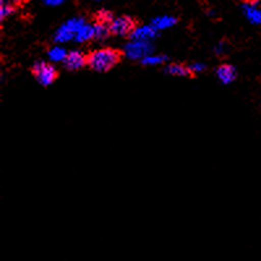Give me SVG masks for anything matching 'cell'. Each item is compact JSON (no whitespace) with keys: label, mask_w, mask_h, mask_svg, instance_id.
<instances>
[{"label":"cell","mask_w":261,"mask_h":261,"mask_svg":"<svg viewBox=\"0 0 261 261\" xmlns=\"http://www.w3.org/2000/svg\"><path fill=\"white\" fill-rule=\"evenodd\" d=\"M118 62L119 54L113 48H102V50L93 51L88 58L90 68L97 72L110 71Z\"/></svg>","instance_id":"6da1fadb"},{"label":"cell","mask_w":261,"mask_h":261,"mask_svg":"<svg viewBox=\"0 0 261 261\" xmlns=\"http://www.w3.org/2000/svg\"><path fill=\"white\" fill-rule=\"evenodd\" d=\"M153 51L150 41H141V39H130L129 43L124 46L125 57L132 60H143L144 58L150 55Z\"/></svg>","instance_id":"7a4b0ae2"},{"label":"cell","mask_w":261,"mask_h":261,"mask_svg":"<svg viewBox=\"0 0 261 261\" xmlns=\"http://www.w3.org/2000/svg\"><path fill=\"white\" fill-rule=\"evenodd\" d=\"M85 20L84 18H71L67 22L62 25V27L58 29V32L55 33V42L58 43H65V42L71 41V39H74L76 37V33L80 30V28L83 25H85Z\"/></svg>","instance_id":"3957f363"},{"label":"cell","mask_w":261,"mask_h":261,"mask_svg":"<svg viewBox=\"0 0 261 261\" xmlns=\"http://www.w3.org/2000/svg\"><path fill=\"white\" fill-rule=\"evenodd\" d=\"M33 73L41 85L48 86L57 79V69L45 62H38L33 67Z\"/></svg>","instance_id":"277c9868"},{"label":"cell","mask_w":261,"mask_h":261,"mask_svg":"<svg viewBox=\"0 0 261 261\" xmlns=\"http://www.w3.org/2000/svg\"><path fill=\"white\" fill-rule=\"evenodd\" d=\"M135 29V22L130 17H118L115 20L111 21L110 24V32L116 36H127L130 34Z\"/></svg>","instance_id":"5b68a950"},{"label":"cell","mask_w":261,"mask_h":261,"mask_svg":"<svg viewBox=\"0 0 261 261\" xmlns=\"http://www.w3.org/2000/svg\"><path fill=\"white\" fill-rule=\"evenodd\" d=\"M243 12L247 20L253 25L261 24V8L258 7L257 0H252L251 3L243 4Z\"/></svg>","instance_id":"8992f818"},{"label":"cell","mask_w":261,"mask_h":261,"mask_svg":"<svg viewBox=\"0 0 261 261\" xmlns=\"http://www.w3.org/2000/svg\"><path fill=\"white\" fill-rule=\"evenodd\" d=\"M65 68L71 69V71H74V69H80L85 65L86 59L84 57V54L80 53V51H72L67 55L64 62Z\"/></svg>","instance_id":"52a82bcc"},{"label":"cell","mask_w":261,"mask_h":261,"mask_svg":"<svg viewBox=\"0 0 261 261\" xmlns=\"http://www.w3.org/2000/svg\"><path fill=\"white\" fill-rule=\"evenodd\" d=\"M158 30L153 25H145V27L135 28L134 32L130 33V39H141V41H150L157 36Z\"/></svg>","instance_id":"ba28073f"},{"label":"cell","mask_w":261,"mask_h":261,"mask_svg":"<svg viewBox=\"0 0 261 261\" xmlns=\"http://www.w3.org/2000/svg\"><path fill=\"white\" fill-rule=\"evenodd\" d=\"M217 76L221 80V83L223 84H230L235 80V76H237V71L232 65H221L220 68L217 69Z\"/></svg>","instance_id":"9c48e42d"},{"label":"cell","mask_w":261,"mask_h":261,"mask_svg":"<svg viewBox=\"0 0 261 261\" xmlns=\"http://www.w3.org/2000/svg\"><path fill=\"white\" fill-rule=\"evenodd\" d=\"M175 24L176 18L172 17V16H160V17H155L154 20L151 21V25L157 30L169 29V28L174 27Z\"/></svg>","instance_id":"30bf717a"},{"label":"cell","mask_w":261,"mask_h":261,"mask_svg":"<svg viewBox=\"0 0 261 261\" xmlns=\"http://www.w3.org/2000/svg\"><path fill=\"white\" fill-rule=\"evenodd\" d=\"M92 38H94V25L85 24L80 28V30H79L77 33H76L74 41L86 42Z\"/></svg>","instance_id":"8fae6325"},{"label":"cell","mask_w":261,"mask_h":261,"mask_svg":"<svg viewBox=\"0 0 261 261\" xmlns=\"http://www.w3.org/2000/svg\"><path fill=\"white\" fill-rule=\"evenodd\" d=\"M166 73L172 74V76H180V77H186L190 74V68L188 67H184L181 64H170L165 68Z\"/></svg>","instance_id":"7c38bea8"},{"label":"cell","mask_w":261,"mask_h":261,"mask_svg":"<svg viewBox=\"0 0 261 261\" xmlns=\"http://www.w3.org/2000/svg\"><path fill=\"white\" fill-rule=\"evenodd\" d=\"M67 51L64 50L63 47H53L50 51H48V59L54 63H59V62H64L65 58H67Z\"/></svg>","instance_id":"4fadbf2b"},{"label":"cell","mask_w":261,"mask_h":261,"mask_svg":"<svg viewBox=\"0 0 261 261\" xmlns=\"http://www.w3.org/2000/svg\"><path fill=\"white\" fill-rule=\"evenodd\" d=\"M106 25L107 24H102V22H97V24L94 25V39L102 41V39H105L109 36L110 29H109Z\"/></svg>","instance_id":"5bb4252c"},{"label":"cell","mask_w":261,"mask_h":261,"mask_svg":"<svg viewBox=\"0 0 261 261\" xmlns=\"http://www.w3.org/2000/svg\"><path fill=\"white\" fill-rule=\"evenodd\" d=\"M166 60V57H160V55H148V57L144 58L141 62L144 65H158L161 63H163Z\"/></svg>","instance_id":"9a60e30c"},{"label":"cell","mask_w":261,"mask_h":261,"mask_svg":"<svg viewBox=\"0 0 261 261\" xmlns=\"http://www.w3.org/2000/svg\"><path fill=\"white\" fill-rule=\"evenodd\" d=\"M13 12V8L7 3L6 0H0V20H4Z\"/></svg>","instance_id":"2e32d148"},{"label":"cell","mask_w":261,"mask_h":261,"mask_svg":"<svg viewBox=\"0 0 261 261\" xmlns=\"http://www.w3.org/2000/svg\"><path fill=\"white\" fill-rule=\"evenodd\" d=\"M98 22H102V24H111V21L114 20L113 15L109 11H101V12H98L97 15Z\"/></svg>","instance_id":"e0dca14e"},{"label":"cell","mask_w":261,"mask_h":261,"mask_svg":"<svg viewBox=\"0 0 261 261\" xmlns=\"http://www.w3.org/2000/svg\"><path fill=\"white\" fill-rule=\"evenodd\" d=\"M190 71L193 72V73H199V72H202L205 69V64L204 63H193V64H191L190 67Z\"/></svg>","instance_id":"ac0fdd59"},{"label":"cell","mask_w":261,"mask_h":261,"mask_svg":"<svg viewBox=\"0 0 261 261\" xmlns=\"http://www.w3.org/2000/svg\"><path fill=\"white\" fill-rule=\"evenodd\" d=\"M214 51H216L217 55H225V54L227 53V46H226L225 42H220V43L217 45V47L214 48Z\"/></svg>","instance_id":"d6986e66"},{"label":"cell","mask_w":261,"mask_h":261,"mask_svg":"<svg viewBox=\"0 0 261 261\" xmlns=\"http://www.w3.org/2000/svg\"><path fill=\"white\" fill-rule=\"evenodd\" d=\"M46 6H50V7H57V6H62L64 3L65 0H42Z\"/></svg>","instance_id":"ffe728a7"},{"label":"cell","mask_w":261,"mask_h":261,"mask_svg":"<svg viewBox=\"0 0 261 261\" xmlns=\"http://www.w3.org/2000/svg\"><path fill=\"white\" fill-rule=\"evenodd\" d=\"M22 2H25V0H13V3H16V4H20V3H22Z\"/></svg>","instance_id":"44dd1931"},{"label":"cell","mask_w":261,"mask_h":261,"mask_svg":"<svg viewBox=\"0 0 261 261\" xmlns=\"http://www.w3.org/2000/svg\"><path fill=\"white\" fill-rule=\"evenodd\" d=\"M94 2H101V0H94Z\"/></svg>","instance_id":"7402d4cb"}]
</instances>
